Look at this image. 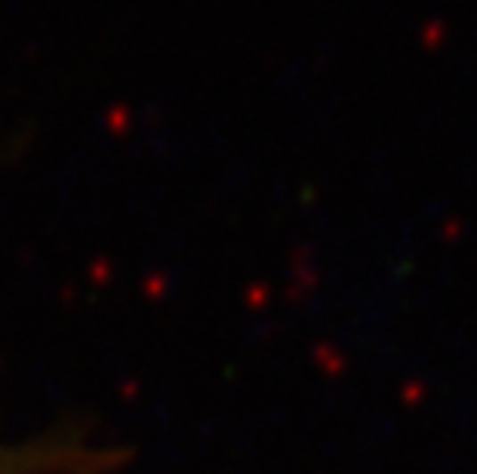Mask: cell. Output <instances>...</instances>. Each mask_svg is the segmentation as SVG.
I'll return each mask as SVG.
<instances>
[{"instance_id": "6da1fadb", "label": "cell", "mask_w": 477, "mask_h": 474, "mask_svg": "<svg viewBox=\"0 0 477 474\" xmlns=\"http://www.w3.org/2000/svg\"><path fill=\"white\" fill-rule=\"evenodd\" d=\"M102 459L99 450H86L80 444H29V446H0V474H40V471H71L95 469Z\"/></svg>"}]
</instances>
